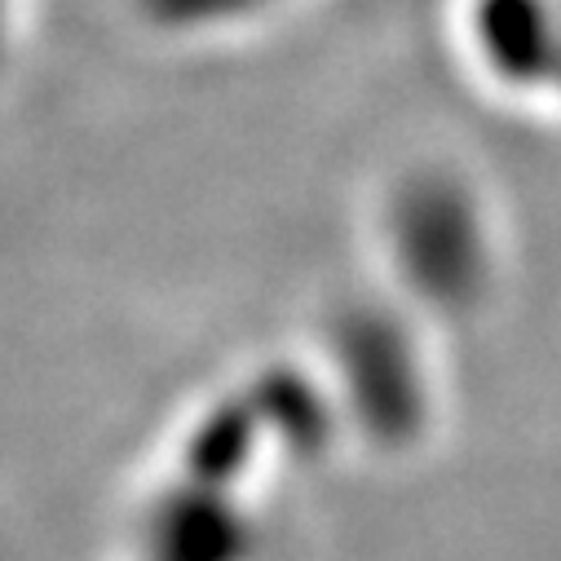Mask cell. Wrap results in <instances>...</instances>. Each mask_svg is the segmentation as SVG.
<instances>
[{
  "mask_svg": "<svg viewBox=\"0 0 561 561\" xmlns=\"http://www.w3.org/2000/svg\"><path fill=\"white\" fill-rule=\"evenodd\" d=\"M10 14H14V0H0V45L10 36Z\"/></svg>",
  "mask_w": 561,
  "mask_h": 561,
  "instance_id": "obj_3",
  "label": "cell"
},
{
  "mask_svg": "<svg viewBox=\"0 0 561 561\" xmlns=\"http://www.w3.org/2000/svg\"><path fill=\"white\" fill-rule=\"evenodd\" d=\"M142 23L160 36H230L243 27L265 23L278 14L288 0H133Z\"/></svg>",
  "mask_w": 561,
  "mask_h": 561,
  "instance_id": "obj_2",
  "label": "cell"
},
{
  "mask_svg": "<svg viewBox=\"0 0 561 561\" xmlns=\"http://www.w3.org/2000/svg\"><path fill=\"white\" fill-rule=\"evenodd\" d=\"M469 23L482 58L508 76L552 54V14L543 0H473Z\"/></svg>",
  "mask_w": 561,
  "mask_h": 561,
  "instance_id": "obj_1",
  "label": "cell"
}]
</instances>
